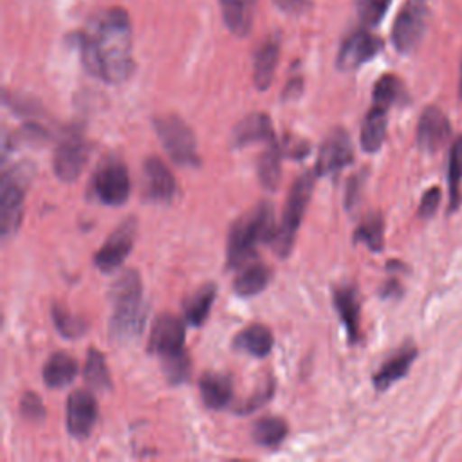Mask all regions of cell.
Here are the masks:
<instances>
[{
    "label": "cell",
    "mask_w": 462,
    "mask_h": 462,
    "mask_svg": "<svg viewBox=\"0 0 462 462\" xmlns=\"http://www.w3.org/2000/svg\"><path fill=\"white\" fill-rule=\"evenodd\" d=\"M273 392H274V381L269 377L260 388H256V392L253 395H249L247 399H244L236 406V413L245 415V413H251V411L258 410L260 406H263L273 397Z\"/></svg>",
    "instance_id": "obj_36"
},
{
    "label": "cell",
    "mask_w": 462,
    "mask_h": 462,
    "mask_svg": "<svg viewBox=\"0 0 462 462\" xmlns=\"http://www.w3.org/2000/svg\"><path fill=\"white\" fill-rule=\"evenodd\" d=\"M334 307L346 328V336L350 343L359 341L361 328H359V318H361V300L357 294V289L354 285H339L334 289Z\"/></svg>",
    "instance_id": "obj_18"
},
{
    "label": "cell",
    "mask_w": 462,
    "mask_h": 462,
    "mask_svg": "<svg viewBox=\"0 0 462 462\" xmlns=\"http://www.w3.org/2000/svg\"><path fill=\"white\" fill-rule=\"evenodd\" d=\"M88 144L78 132L67 134L54 152L52 168L56 177H60L61 180L78 179L88 159Z\"/></svg>",
    "instance_id": "obj_11"
},
{
    "label": "cell",
    "mask_w": 462,
    "mask_h": 462,
    "mask_svg": "<svg viewBox=\"0 0 462 462\" xmlns=\"http://www.w3.org/2000/svg\"><path fill=\"white\" fill-rule=\"evenodd\" d=\"M383 49V42L366 29L350 32L339 47L336 65L339 70H354L372 60Z\"/></svg>",
    "instance_id": "obj_12"
},
{
    "label": "cell",
    "mask_w": 462,
    "mask_h": 462,
    "mask_svg": "<svg viewBox=\"0 0 462 462\" xmlns=\"http://www.w3.org/2000/svg\"><path fill=\"white\" fill-rule=\"evenodd\" d=\"M303 83H301V79L300 78H294L292 81H289L287 83V87L283 88V99H292V97H296V96H300L301 94V87Z\"/></svg>",
    "instance_id": "obj_42"
},
{
    "label": "cell",
    "mask_w": 462,
    "mask_h": 462,
    "mask_svg": "<svg viewBox=\"0 0 462 462\" xmlns=\"http://www.w3.org/2000/svg\"><path fill=\"white\" fill-rule=\"evenodd\" d=\"M157 137L162 143L164 152L179 166H199L200 157L197 152V139L193 130L173 114L159 116L153 119Z\"/></svg>",
    "instance_id": "obj_5"
},
{
    "label": "cell",
    "mask_w": 462,
    "mask_h": 462,
    "mask_svg": "<svg viewBox=\"0 0 462 462\" xmlns=\"http://www.w3.org/2000/svg\"><path fill=\"white\" fill-rule=\"evenodd\" d=\"M274 139V130L273 123L267 114L263 112H253L240 119L231 134V143L233 146H247L253 143H271Z\"/></svg>",
    "instance_id": "obj_17"
},
{
    "label": "cell",
    "mask_w": 462,
    "mask_h": 462,
    "mask_svg": "<svg viewBox=\"0 0 462 462\" xmlns=\"http://www.w3.org/2000/svg\"><path fill=\"white\" fill-rule=\"evenodd\" d=\"M135 227H137L135 218H126L110 233V236L103 242V245L94 254V265L99 271L112 273L125 262V258L130 254L134 245Z\"/></svg>",
    "instance_id": "obj_9"
},
{
    "label": "cell",
    "mask_w": 462,
    "mask_h": 462,
    "mask_svg": "<svg viewBox=\"0 0 462 462\" xmlns=\"http://www.w3.org/2000/svg\"><path fill=\"white\" fill-rule=\"evenodd\" d=\"M439 206H440V189H439L437 186H433V188H430V189L422 195L417 213H419V217H422V218H430V217L439 209Z\"/></svg>",
    "instance_id": "obj_39"
},
{
    "label": "cell",
    "mask_w": 462,
    "mask_h": 462,
    "mask_svg": "<svg viewBox=\"0 0 462 462\" xmlns=\"http://www.w3.org/2000/svg\"><path fill=\"white\" fill-rule=\"evenodd\" d=\"M31 180V166L18 164L2 175L0 182V229L7 236L16 231L22 220L25 191Z\"/></svg>",
    "instance_id": "obj_6"
},
{
    "label": "cell",
    "mask_w": 462,
    "mask_h": 462,
    "mask_svg": "<svg viewBox=\"0 0 462 462\" xmlns=\"http://www.w3.org/2000/svg\"><path fill=\"white\" fill-rule=\"evenodd\" d=\"M81 60L88 74L121 83L132 72V29L125 9L110 7L90 20L88 31L78 34Z\"/></svg>",
    "instance_id": "obj_1"
},
{
    "label": "cell",
    "mask_w": 462,
    "mask_h": 462,
    "mask_svg": "<svg viewBox=\"0 0 462 462\" xmlns=\"http://www.w3.org/2000/svg\"><path fill=\"white\" fill-rule=\"evenodd\" d=\"M273 215V206L262 200L231 226L227 236V267L245 265L254 256L256 244L260 240L269 242L276 227Z\"/></svg>",
    "instance_id": "obj_3"
},
{
    "label": "cell",
    "mask_w": 462,
    "mask_h": 462,
    "mask_svg": "<svg viewBox=\"0 0 462 462\" xmlns=\"http://www.w3.org/2000/svg\"><path fill=\"white\" fill-rule=\"evenodd\" d=\"M144 197L152 202L168 204L177 193V182L170 168L159 157H148L143 164Z\"/></svg>",
    "instance_id": "obj_15"
},
{
    "label": "cell",
    "mask_w": 462,
    "mask_h": 462,
    "mask_svg": "<svg viewBox=\"0 0 462 462\" xmlns=\"http://www.w3.org/2000/svg\"><path fill=\"white\" fill-rule=\"evenodd\" d=\"M448 188H449L448 211L453 213L458 209V206L462 202V135H457L449 148Z\"/></svg>",
    "instance_id": "obj_28"
},
{
    "label": "cell",
    "mask_w": 462,
    "mask_h": 462,
    "mask_svg": "<svg viewBox=\"0 0 462 462\" xmlns=\"http://www.w3.org/2000/svg\"><path fill=\"white\" fill-rule=\"evenodd\" d=\"M388 108L372 105V108L366 112L363 125H361V146L365 152L374 153L381 148L384 137H386V126H388Z\"/></svg>",
    "instance_id": "obj_24"
},
{
    "label": "cell",
    "mask_w": 462,
    "mask_h": 462,
    "mask_svg": "<svg viewBox=\"0 0 462 462\" xmlns=\"http://www.w3.org/2000/svg\"><path fill=\"white\" fill-rule=\"evenodd\" d=\"M199 388H200V397L208 408L222 410L231 401L233 379L229 374L206 372L199 381Z\"/></svg>",
    "instance_id": "obj_21"
},
{
    "label": "cell",
    "mask_w": 462,
    "mask_h": 462,
    "mask_svg": "<svg viewBox=\"0 0 462 462\" xmlns=\"http://www.w3.org/2000/svg\"><path fill=\"white\" fill-rule=\"evenodd\" d=\"M217 298V285L215 283H204L199 287L191 296L186 298L182 310H184V321L191 327H200Z\"/></svg>",
    "instance_id": "obj_26"
},
{
    "label": "cell",
    "mask_w": 462,
    "mask_h": 462,
    "mask_svg": "<svg viewBox=\"0 0 462 462\" xmlns=\"http://www.w3.org/2000/svg\"><path fill=\"white\" fill-rule=\"evenodd\" d=\"M20 413L27 420H42L45 417V408L42 399L34 392H25L20 401Z\"/></svg>",
    "instance_id": "obj_38"
},
{
    "label": "cell",
    "mask_w": 462,
    "mask_h": 462,
    "mask_svg": "<svg viewBox=\"0 0 462 462\" xmlns=\"http://www.w3.org/2000/svg\"><path fill=\"white\" fill-rule=\"evenodd\" d=\"M312 188H314V175L307 171V173H301L292 182V186L289 189L285 208H283V215H282V222L274 227V231L269 238L271 247L280 256H287L291 253L294 235H296V231L301 224V218L305 215V209L309 206Z\"/></svg>",
    "instance_id": "obj_4"
},
{
    "label": "cell",
    "mask_w": 462,
    "mask_h": 462,
    "mask_svg": "<svg viewBox=\"0 0 462 462\" xmlns=\"http://www.w3.org/2000/svg\"><path fill=\"white\" fill-rule=\"evenodd\" d=\"M397 292H401V285H399L395 280H390L388 283H384V287H383V291H381V294H383L384 298H392V296H395Z\"/></svg>",
    "instance_id": "obj_43"
},
{
    "label": "cell",
    "mask_w": 462,
    "mask_h": 462,
    "mask_svg": "<svg viewBox=\"0 0 462 462\" xmlns=\"http://www.w3.org/2000/svg\"><path fill=\"white\" fill-rule=\"evenodd\" d=\"M51 318H52V323H54L56 330L60 332V336H63L67 339L81 337L88 328V323L83 318L74 316L72 312H69L65 307H61L58 303H54L51 307Z\"/></svg>",
    "instance_id": "obj_33"
},
{
    "label": "cell",
    "mask_w": 462,
    "mask_h": 462,
    "mask_svg": "<svg viewBox=\"0 0 462 462\" xmlns=\"http://www.w3.org/2000/svg\"><path fill=\"white\" fill-rule=\"evenodd\" d=\"M458 96L462 99V63H460V79H458Z\"/></svg>",
    "instance_id": "obj_44"
},
{
    "label": "cell",
    "mask_w": 462,
    "mask_h": 462,
    "mask_svg": "<svg viewBox=\"0 0 462 462\" xmlns=\"http://www.w3.org/2000/svg\"><path fill=\"white\" fill-rule=\"evenodd\" d=\"M226 27L238 38H244L253 29L256 0H218Z\"/></svg>",
    "instance_id": "obj_20"
},
{
    "label": "cell",
    "mask_w": 462,
    "mask_h": 462,
    "mask_svg": "<svg viewBox=\"0 0 462 462\" xmlns=\"http://www.w3.org/2000/svg\"><path fill=\"white\" fill-rule=\"evenodd\" d=\"M78 374V363L76 359L67 352H54L43 370L42 377L49 388H63L69 386Z\"/></svg>",
    "instance_id": "obj_25"
},
{
    "label": "cell",
    "mask_w": 462,
    "mask_h": 462,
    "mask_svg": "<svg viewBox=\"0 0 462 462\" xmlns=\"http://www.w3.org/2000/svg\"><path fill=\"white\" fill-rule=\"evenodd\" d=\"M112 316L108 332L114 341L128 343L141 336L146 318L143 301V283L134 269H126L112 283Z\"/></svg>",
    "instance_id": "obj_2"
},
{
    "label": "cell",
    "mask_w": 462,
    "mask_h": 462,
    "mask_svg": "<svg viewBox=\"0 0 462 462\" xmlns=\"http://www.w3.org/2000/svg\"><path fill=\"white\" fill-rule=\"evenodd\" d=\"M184 337H186L184 323L177 316L161 314L153 321L148 348H150V352L157 354L162 361V359H168V357L186 352Z\"/></svg>",
    "instance_id": "obj_10"
},
{
    "label": "cell",
    "mask_w": 462,
    "mask_h": 462,
    "mask_svg": "<svg viewBox=\"0 0 462 462\" xmlns=\"http://www.w3.org/2000/svg\"><path fill=\"white\" fill-rule=\"evenodd\" d=\"M287 14H303L312 7L310 0H273Z\"/></svg>",
    "instance_id": "obj_41"
},
{
    "label": "cell",
    "mask_w": 462,
    "mask_h": 462,
    "mask_svg": "<svg viewBox=\"0 0 462 462\" xmlns=\"http://www.w3.org/2000/svg\"><path fill=\"white\" fill-rule=\"evenodd\" d=\"M97 419V402L88 390H74L67 399V431L74 439L88 437Z\"/></svg>",
    "instance_id": "obj_14"
},
{
    "label": "cell",
    "mask_w": 462,
    "mask_h": 462,
    "mask_svg": "<svg viewBox=\"0 0 462 462\" xmlns=\"http://www.w3.org/2000/svg\"><path fill=\"white\" fill-rule=\"evenodd\" d=\"M363 179L365 175H354L350 177L348 184H346V191H345V208H354L357 204L359 193H361V186H363Z\"/></svg>",
    "instance_id": "obj_40"
},
{
    "label": "cell",
    "mask_w": 462,
    "mask_h": 462,
    "mask_svg": "<svg viewBox=\"0 0 462 462\" xmlns=\"http://www.w3.org/2000/svg\"><path fill=\"white\" fill-rule=\"evenodd\" d=\"M161 363H162V372H164L166 379H168L171 384H180V383H186V381L189 379V374H191V361H189L188 352H182V354H179V356L162 359Z\"/></svg>",
    "instance_id": "obj_35"
},
{
    "label": "cell",
    "mask_w": 462,
    "mask_h": 462,
    "mask_svg": "<svg viewBox=\"0 0 462 462\" xmlns=\"http://www.w3.org/2000/svg\"><path fill=\"white\" fill-rule=\"evenodd\" d=\"M354 159V150L350 143V135L343 128L332 130L321 148L316 161V175H336Z\"/></svg>",
    "instance_id": "obj_13"
},
{
    "label": "cell",
    "mask_w": 462,
    "mask_h": 462,
    "mask_svg": "<svg viewBox=\"0 0 462 462\" xmlns=\"http://www.w3.org/2000/svg\"><path fill=\"white\" fill-rule=\"evenodd\" d=\"M390 0H357V13L368 25H375L386 13Z\"/></svg>",
    "instance_id": "obj_37"
},
{
    "label": "cell",
    "mask_w": 462,
    "mask_h": 462,
    "mask_svg": "<svg viewBox=\"0 0 462 462\" xmlns=\"http://www.w3.org/2000/svg\"><path fill=\"white\" fill-rule=\"evenodd\" d=\"M83 377L92 388H97V390H110L112 388L110 372H108L105 356L99 350H96V348L88 350L87 359H85Z\"/></svg>",
    "instance_id": "obj_32"
},
{
    "label": "cell",
    "mask_w": 462,
    "mask_h": 462,
    "mask_svg": "<svg viewBox=\"0 0 462 462\" xmlns=\"http://www.w3.org/2000/svg\"><path fill=\"white\" fill-rule=\"evenodd\" d=\"M402 96H404V87L401 79L393 74L381 76L374 85V92H372L374 105H379L384 108H390L392 105H395Z\"/></svg>",
    "instance_id": "obj_34"
},
{
    "label": "cell",
    "mask_w": 462,
    "mask_h": 462,
    "mask_svg": "<svg viewBox=\"0 0 462 462\" xmlns=\"http://www.w3.org/2000/svg\"><path fill=\"white\" fill-rule=\"evenodd\" d=\"M428 25V4L424 0H406L392 27V43L401 54L411 52L424 36Z\"/></svg>",
    "instance_id": "obj_7"
},
{
    "label": "cell",
    "mask_w": 462,
    "mask_h": 462,
    "mask_svg": "<svg viewBox=\"0 0 462 462\" xmlns=\"http://www.w3.org/2000/svg\"><path fill=\"white\" fill-rule=\"evenodd\" d=\"M273 345H274V337L271 330L260 323H253L242 328L233 339V346L236 350L254 357H265L273 350Z\"/></svg>",
    "instance_id": "obj_23"
},
{
    "label": "cell",
    "mask_w": 462,
    "mask_h": 462,
    "mask_svg": "<svg viewBox=\"0 0 462 462\" xmlns=\"http://www.w3.org/2000/svg\"><path fill=\"white\" fill-rule=\"evenodd\" d=\"M256 171H258V179L263 188H267V189L278 188L280 177H282V152H280V144L276 141L267 143L265 150L260 153Z\"/></svg>",
    "instance_id": "obj_29"
},
{
    "label": "cell",
    "mask_w": 462,
    "mask_h": 462,
    "mask_svg": "<svg viewBox=\"0 0 462 462\" xmlns=\"http://www.w3.org/2000/svg\"><path fill=\"white\" fill-rule=\"evenodd\" d=\"M352 240L365 244L370 251H381L384 244V220L379 213L366 215L354 231Z\"/></svg>",
    "instance_id": "obj_31"
},
{
    "label": "cell",
    "mask_w": 462,
    "mask_h": 462,
    "mask_svg": "<svg viewBox=\"0 0 462 462\" xmlns=\"http://www.w3.org/2000/svg\"><path fill=\"white\" fill-rule=\"evenodd\" d=\"M280 56V45L276 38L265 40L254 52L253 61V81L258 90H267L273 83L274 70L278 65Z\"/></svg>",
    "instance_id": "obj_22"
},
{
    "label": "cell",
    "mask_w": 462,
    "mask_h": 462,
    "mask_svg": "<svg viewBox=\"0 0 462 462\" xmlns=\"http://www.w3.org/2000/svg\"><path fill=\"white\" fill-rule=\"evenodd\" d=\"M271 280V269L262 262L245 263V267L236 274L233 282V289L238 296L249 298L262 292Z\"/></svg>",
    "instance_id": "obj_27"
},
{
    "label": "cell",
    "mask_w": 462,
    "mask_h": 462,
    "mask_svg": "<svg viewBox=\"0 0 462 462\" xmlns=\"http://www.w3.org/2000/svg\"><path fill=\"white\" fill-rule=\"evenodd\" d=\"M92 191L101 204H125L130 195V177L125 162L116 157L105 159L92 177Z\"/></svg>",
    "instance_id": "obj_8"
},
{
    "label": "cell",
    "mask_w": 462,
    "mask_h": 462,
    "mask_svg": "<svg viewBox=\"0 0 462 462\" xmlns=\"http://www.w3.org/2000/svg\"><path fill=\"white\" fill-rule=\"evenodd\" d=\"M289 433V426L282 417H262L253 424L251 437L258 446L274 448L278 446Z\"/></svg>",
    "instance_id": "obj_30"
},
{
    "label": "cell",
    "mask_w": 462,
    "mask_h": 462,
    "mask_svg": "<svg viewBox=\"0 0 462 462\" xmlns=\"http://www.w3.org/2000/svg\"><path fill=\"white\" fill-rule=\"evenodd\" d=\"M417 357V348L413 345H406L402 346L397 354H393L372 377V383L374 386L379 390V392H384L386 388H390L393 383H397L399 379H402L411 363L415 361Z\"/></svg>",
    "instance_id": "obj_19"
},
{
    "label": "cell",
    "mask_w": 462,
    "mask_h": 462,
    "mask_svg": "<svg viewBox=\"0 0 462 462\" xmlns=\"http://www.w3.org/2000/svg\"><path fill=\"white\" fill-rule=\"evenodd\" d=\"M451 137V125L446 114L437 106L422 110L417 123V144L424 152H437Z\"/></svg>",
    "instance_id": "obj_16"
}]
</instances>
